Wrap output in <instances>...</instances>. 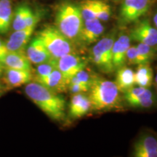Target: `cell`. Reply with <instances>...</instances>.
<instances>
[{
    "label": "cell",
    "instance_id": "6da1fadb",
    "mask_svg": "<svg viewBox=\"0 0 157 157\" xmlns=\"http://www.w3.org/2000/svg\"><path fill=\"white\" fill-rule=\"evenodd\" d=\"M25 93L50 119L55 121H61L64 119L66 101L59 93L37 82L26 84Z\"/></svg>",
    "mask_w": 157,
    "mask_h": 157
},
{
    "label": "cell",
    "instance_id": "7a4b0ae2",
    "mask_svg": "<svg viewBox=\"0 0 157 157\" xmlns=\"http://www.w3.org/2000/svg\"><path fill=\"white\" fill-rule=\"evenodd\" d=\"M88 96L91 109L95 111L113 109L119 103V90L114 82L93 76Z\"/></svg>",
    "mask_w": 157,
    "mask_h": 157
},
{
    "label": "cell",
    "instance_id": "3957f363",
    "mask_svg": "<svg viewBox=\"0 0 157 157\" xmlns=\"http://www.w3.org/2000/svg\"><path fill=\"white\" fill-rule=\"evenodd\" d=\"M83 22L78 5L65 2L57 8L56 27L72 42L78 40Z\"/></svg>",
    "mask_w": 157,
    "mask_h": 157
},
{
    "label": "cell",
    "instance_id": "277c9868",
    "mask_svg": "<svg viewBox=\"0 0 157 157\" xmlns=\"http://www.w3.org/2000/svg\"><path fill=\"white\" fill-rule=\"evenodd\" d=\"M39 37L48 49L52 58L58 59L62 56L74 52L72 42L56 28L48 25L38 33Z\"/></svg>",
    "mask_w": 157,
    "mask_h": 157
},
{
    "label": "cell",
    "instance_id": "5b68a950",
    "mask_svg": "<svg viewBox=\"0 0 157 157\" xmlns=\"http://www.w3.org/2000/svg\"><path fill=\"white\" fill-rule=\"evenodd\" d=\"M116 39V32L111 31L99 39L91 50V59L95 65L105 73L114 71L112 63V48Z\"/></svg>",
    "mask_w": 157,
    "mask_h": 157
},
{
    "label": "cell",
    "instance_id": "8992f818",
    "mask_svg": "<svg viewBox=\"0 0 157 157\" xmlns=\"http://www.w3.org/2000/svg\"><path fill=\"white\" fill-rule=\"evenodd\" d=\"M152 0H124L121 2L119 17L123 23L138 21L148 11Z\"/></svg>",
    "mask_w": 157,
    "mask_h": 157
},
{
    "label": "cell",
    "instance_id": "52a82bcc",
    "mask_svg": "<svg viewBox=\"0 0 157 157\" xmlns=\"http://www.w3.org/2000/svg\"><path fill=\"white\" fill-rule=\"evenodd\" d=\"M87 61L77 55L69 53L57 59V66L65 79L69 83L70 80L78 72L85 68Z\"/></svg>",
    "mask_w": 157,
    "mask_h": 157
},
{
    "label": "cell",
    "instance_id": "ba28073f",
    "mask_svg": "<svg viewBox=\"0 0 157 157\" xmlns=\"http://www.w3.org/2000/svg\"><path fill=\"white\" fill-rule=\"evenodd\" d=\"M130 39L156 48L157 46V29L153 26L148 19L139 21L130 31Z\"/></svg>",
    "mask_w": 157,
    "mask_h": 157
},
{
    "label": "cell",
    "instance_id": "9c48e42d",
    "mask_svg": "<svg viewBox=\"0 0 157 157\" xmlns=\"http://www.w3.org/2000/svg\"><path fill=\"white\" fill-rule=\"evenodd\" d=\"M105 27L102 21L98 18L84 20L78 40L84 44H91L97 42L103 35Z\"/></svg>",
    "mask_w": 157,
    "mask_h": 157
},
{
    "label": "cell",
    "instance_id": "30bf717a",
    "mask_svg": "<svg viewBox=\"0 0 157 157\" xmlns=\"http://www.w3.org/2000/svg\"><path fill=\"white\" fill-rule=\"evenodd\" d=\"M36 26L34 25L14 31L10 36L8 40L5 42L8 52H24Z\"/></svg>",
    "mask_w": 157,
    "mask_h": 157
},
{
    "label": "cell",
    "instance_id": "8fae6325",
    "mask_svg": "<svg viewBox=\"0 0 157 157\" xmlns=\"http://www.w3.org/2000/svg\"><path fill=\"white\" fill-rule=\"evenodd\" d=\"M130 47V37L121 33L115 39L112 48V63L114 69L122 67L127 62V52Z\"/></svg>",
    "mask_w": 157,
    "mask_h": 157
},
{
    "label": "cell",
    "instance_id": "7c38bea8",
    "mask_svg": "<svg viewBox=\"0 0 157 157\" xmlns=\"http://www.w3.org/2000/svg\"><path fill=\"white\" fill-rule=\"evenodd\" d=\"M25 55L31 63L36 65L42 63L52 58L44 43L38 36H36L31 41L27 48Z\"/></svg>",
    "mask_w": 157,
    "mask_h": 157
},
{
    "label": "cell",
    "instance_id": "4fadbf2b",
    "mask_svg": "<svg viewBox=\"0 0 157 157\" xmlns=\"http://www.w3.org/2000/svg\"><path fill=\"white\" fill-rule=\"evenodd\" d=\"M135 157H157V140L152 135L140 137L135 142L133 148Z\"/></svg>",
    "mask_w": 157,
    "mask_h": 157
},
{
    "label": "cell",
    "instance_id": "5bb4252c",
    "mask_svg": "<svg viewBox=\"0 0 157 157\" xmlns=\"http://www.w3.org/2000/svg\"><path fill=\"white\" fill-rule=\"evenodd\" d=\"M1 63L8 68L31 70V62L24 52H8Z\"/></svg>",
    "mask_w": 157,
    "mask_h": 157
},
{
    "label": "cell",
    "instance_id": "9a60e30c",
    "mask_svg": "<svg viewBox=\"0 0 157 157\" xmlns=\"http://www.w3.org/2000/svg\"><path fill=\"white\" fill-rule=\"evenodd\" d=\"M37 82L57 93H61L66 91L68 86V82L65 79L58 68L52 71L47 77Z\"/></svg>",
    "mask_w": 157,
    "mask_h": 157
},
{
    "label": "cell",
    "instance_id": "2e32d148",
    "mask_svg": "<svg viewBox=\"0 0 157 157\" xmlns=\"http://www.w3.org/2000/svg\"><path fill=\"white\" fill-rule=\"evenodd\" d=\"M5 79L10 87H17L29 83L32 79V74L29 70L6 68Z\"/></svg>",
    "mask_w": 157,
    "mask_h": 157
},
{
    "label": "cell",
    "instance_id": "e0dca14e",
    "mask_svg": "<svg viewBox=\"0 0 157 157\" xmlns=\"http://www.w3.org/2000/svg\"><path fill=\"white\" fill-rule=\"evenodd\" d=\"M114 82L119 92L125 93L135 87V72L131 68L123 66L117 69Z\"/></svg>",
    "mask_w": 157,
    "mask_h": 157
},
{
    "label": "cell",
    "instance_id": "ac0fdd59",
    "mask_svg": "<svg viewBox=\"0 0 157 157\" xmlns=\"http://www.w3.org/2000/svg\"><path fill=\"white\" fill-rule=\"evenodd\" d=\"M13 17L11 0H0V34H5L8 32Z\"/></svg>",
    "mask_w": 157,
    "mask_h": 157
},
{
    "label": "cell",
    "instance_id": "d6986e66",
    "mask_svg": "<svg viewBox=\"0 0 157 157\" xmlns=\"http://www.w3.org/2000/svg\"><path fill=\"white\" fill-rule=\"evenodd\" d=\"M153 78V70L148 63L138 65L136 72H135V82L137 86L148 88L151 85Z\"/></svg>",
    "mask_w": 157,
    "mask_h": 157
},
{
    "label": "cell",
    "instance_id": "ffe728a7",
    "mask_svg": "<svg viewBox=\"0 0 157 157\" xmlns=\"http://www.w3.org/2000/svg\"><path fill=\"white\" fill-rule=\"evenodd\" d=\"M98 1V0H82L78 5L84 21L97 18Z\"/></svg>",
    "mask_w": 157,
    "mask_h": 157
},
{
    "label": "cell",
    "instance_id": "44dd1931",
    "mask_svg": "<svg viewBox=\"0 0 157 157\" xmlns=\"http://www.w3.org/2000/svg\"><path fill=\"white\" fill-rule=\"evenodd\" d=\"M154 103L155 98L154 94L148 88H147L144 93L140 96L128 103L130 106L135 108H150Z\"/></svg>",
    "mask_w": 157,
    "mask_h": 157
},
{
    "label": "cell",
    "instance_id": "7402d4cb",
    "mask_svg": "<svg viewBox=\"0 0 157 157\" xmlns=\"http://www.w3.org/2000/svg\"><path fill=\"white\" fill-rule=\"evenodd\" d=\"M29 7L25 5H22L17 7L13 15V29L14 31L21 30L26 28L25 20H26L27 12Z\"/></svg>",
    "mask_w": 157,
    "mask_h": 157
},
{
    "label": "cell",
    "instance_id": "603a6c76",
    "mask_svg": "<svg viewBox=\"0 0 157 157\" xmlns=\"http://www.w3.org/2000/svg\"><path fill=\"white\" fill-rule=\"evenodd\" d=\"M58 68L57 66V59L51 58L48 61H45L42 63L37 65L36 82H39L40 80L47 77L52 71Z\"/></svg>",
    "mask_w": 157,
    "mask_h": 157
},
{
    "label": "cell",
    "instance_id": "cb8c5ba5",
    "mask_svg": "<svg viewBox=\"0 0 157 157\" xmlns=\"http://www.w3.org/2000/svg\"><path fill=\"white\" fill-rule=\"evenodd\" d=\"M136 48L143 64H148L155 56V48L154 47L143 43H139Z\"/></svg>",
    "mask_w": 157,
    "mask_h": 157
},
{
    "label": "cell",
    "instance_id": "d4e9b609",
    "mask_svg": "<svg viewBox=\"0 0 157 157\" xmlns=\"http://www.w3.org/2000/svg\"><path fill=\"white\" fill-rule=\"evenodd\" d=\"M111 8L109 4L103 1L98 0L97 8V18L101 21H108L111 17Z\"/></svg>",
    "mask_w": 157,
    "mask_h": 157
},
{
    "label": "cell",
    "instance_id": "484cf974",
    "mask_svg": "<svg viewBox=\"0 0 157 157\" xmlns=\"http://www.w3.org/2000/svg\"><path fill=\"white\" fill-rule=\"evenodd\" d=\"M84 97V95L82 93L74 94L73 98L71 100L69 104V115L72 118H75L76 119V115L81 106L82 101Z\"/></svg>",
    "mask_w": 157,
    "mask_h": 157
},
{
    "label": "cell",
    "instance_id": "4316f807",
    "mask_svg": "<svg viewBox=\"0 0 157 157\" xmlns=\"http://www.w3.org/2000/svg\"><path fill=\"white\" fill-rule=\"evenodd\" d=\"M68 89L70 90L71 93L73 94L84 93V92H87L89 90V88L84 85V84H82L75 76L70 80L69 83H68Z\"/></svg>",
    "mask_w": 157,
    "mask_h": 157
},
{
    "label": "cell",
    "instance_id": "83f0119b",
    "mask_svg": "<svg viewBox=\"0 0 157 157\" xmlns=\"http://www.w3.org/2000/svg\"><path fill=\"white\" fill-rule=\"evenodd\" d=\"M127 61L132 65H140L142 63L140 57L139 56L137 48L135 46H130L127 52Z\"/></svg>",
    "mask_w": 157,
    "mask_h": 157
},
{
    "label": "cell",
    "instance_id": "f1b7e54d",
    "mask_svg": "<svg viewBox=\"0 0 157 157\" xmlns=\"http://www.w3.org/2000/svg\"><path fill=\"white\" fill-rule=\"evenodd\" d=\"M75 76L82 82V84H84V85L87 86L88 88H90L92 83L93 76H90V74L88 73L87 71H86L85 70L83 69L80 71L79 72H78V73L75 75Z\"/></svg>",
    "mask_w": 157,
    "mask_h": 157
},
{
    "label": "cell",
    "instance_id": "f546056e",
    "mask_svg": "<svg viewBox=\"0 0 157 157\" xmlns=\"http://www.w3.org/2000/svg\"><path fill=\"white\" fill-rule=\"evenodd\" d=\"M90 109H91V105H90L89 98H88L87 96L84 95L81 106L78 109L77 115H76V118L78 119V118H81L83 116L86 115Z\"/></svg>",
    "mask_w": 157,
    "mask_h": 157
},
{
    "label": "cell",
    "instance_id": "4dcf8cb0",
    "mask_svg": "<svg viewBox=\"0 0 157 157\" xmlns=\"http://www.w3.org/2000/svg\"><path fill=\"white\" fill-rule=\"evenodd\" d=\"M8 52L7 46H6V43L4 42L1 39H0V61L4 58Z\"/></svg>",
    "mask_w": 157,
    "mask_h": 157
},
{
    "label": "cell",
    "instance_id": "1f68e13d",
    "mask_svg": "<svg viewBox=\"0 0 157 157\" xmlns=\"http://www.w3.org/2000/svg\"><path fill=\"white\" fill-rule=\"evenodd\" d=\"M153 23H154V25L156 29H157V10L154 13V16H153Z\"/></svg>",
    "mask_w": 157,
    "mask_h": 157
},
{
    "label": "cell",
    "instance_id": "d6a6232c",
    "mask_svg": "<svg viewBox=\"0 0 157 157\" xmlns=\"http://www.w3.org/2000/svg\"><path fill=\"white\" fill-rule=\"evenodd\" d=\"M3 68H4V66H3V64L2 63L1 61H0V74H1L2 73Z\"/></svg>",
    "mask_w": 157,
    "mask_h": 157
},
{
    "label": "cell",
    "instance_id": "836d02e7",
    "mask_svg": "<svg viewBox=\"0 0 157 157\" xmlns=\"http://www.w3.org/2000/svg\"><path fill=\"white\" fill-rule=\"evenodd\" d=\"M155 82H156V84H157V74L156 75V77H155Z\"/></svg>",
    "mask_w": 157,
    "mask_h": 157
},
{
    "label": "cell",
    "instance_id": "e575fe53",
    "mask_svg": "<svg viewBox=\"0 0 157 157\" xmlns=\"http://www.w3.org/2000/svg\"><path fill=\"white\" fill-rule=\"evenodd\" d=\"M114 1H120V2H122L124 0H114Z\"/></svg>",
    "mask_w": 157,
    "mask_h": 157
},
{
    "label": "cell",
    "instance_id": "d590c367",
    "mask_svg": "<svg viewBox=\"0 0 157 157\" xmlns=\"http://www.w3.org/2000/svg\"><path fill=\"white\" fill-rule=\"evenodd\" d=\"M156 84V90H157V84Z\"/></svg>",
    "mask_w": 157,
    "mask_h": 157
}]
</instances>
